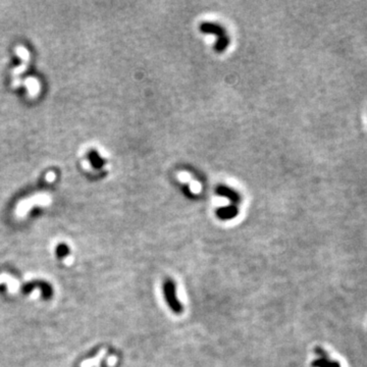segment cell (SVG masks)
<instances>
[{
	"label": "cell",
	"instance_id": "obj_1",
	"mask_svg": "<svg viewBox=\"0 0 367 367\" xmlns=\"http://www.w3.org/2000/svg\"><path fill=\"white\" fill-rule=\"evenodd\" d=\"M164 293L167 305L172 310V312L177 313V314H181L183 312V305L177 297L176 284L174 280L169 278L165 279V282L164 283Z\"/></svg>",
	"mask_w": 367,
	"mask_h": 367
},
{
	"label": "cell",
	"instance_id": "obj_2",
	"mask_svg": "<svg viewBox=\"0 0 367 367\" xmlns=\"http://www.w3.org/2000/svg\"><path fill=\"white\" fill-rule=\"evenodd\" d=\"M200 30L203 32V33L218 36V39H220L226 36L223 28L214 23H202L200 26Z\"/></svg>",
	"mask_w": 367,
	"mask_h": 367
},
{
	"label": "cell",
	"instance_id": "obj_3",
	"mask_svg": "<svg viewBox=\"0 0 367 367\" xmlns=\"http://www.w3.org/2000/svg\"><path fill=\"white\" fill-rule=\"evenodd\" d=\"M217 193L219 194L220 196H222V197H225L228 198L234 205L238 204L240 201H241V196L240 194L238 192H236L235 190L229 188V187H225V186H220L218 189H217Z\"/></svg>",
	"mask_w": 367,
	"mask_h": 367
},
{
	"label": "cell",
	"instance_id": "obj_4",
	"mask_svg": "<svg viewBox=\"0 0 367 367\" xmlns=\"http://www.w3.org/2000/svg\"><path fill=\"white\" fill-rule=\"evenodd\" d=\"M239 213V209L236 205H229V206L220 207L217 210V215L220 220H232L237 217Z\"/></svg>",
	"mask_w": 367,
	"mask_h": 367
},
{
	"label": "cell",
	"instance_id": "obj_5",
	"mask_svg": "<svg viewBox=\"0 0 367 367\" xmlns=\"http://www.w3.org/2000/svg\"><path fill=\"white\" fill-rule=\"evenodd\" d=\"M88 158L90 163L94 168H101L105 165V161L103 158L100 157V155L96 152L95 150H92L88 154Z\"/></svg>",
	"mask_w": 367,
	"mask_h": 367
},
{
	"label": "cell",
	"instance_id": "obj_6",
	"mask_svg": "<svg viewBox=\"0 0 367 367\" xmlns=\"http://www.w3.org/2000/svg\"><path fill=\"white\" fill-rule=\"evenodd\" d=\"M229 44H230V39L228 36H225L223 38L218 39L217 43H215V45H214V49L218 52H222L226 47L229 46Z\"/></svg>",
	"mask_w": 367,
	"mask_h": 367
}]
</instances>
